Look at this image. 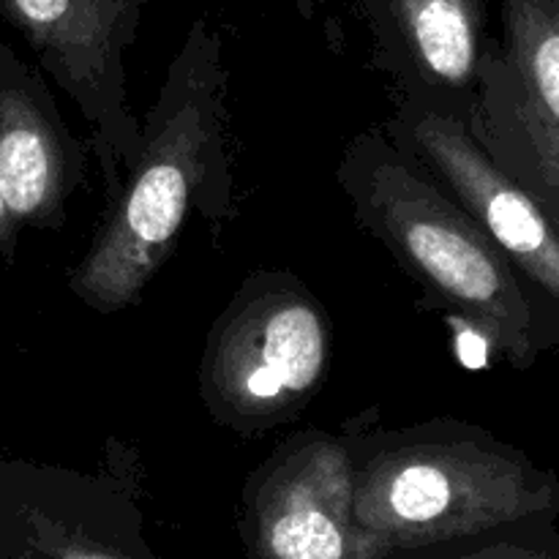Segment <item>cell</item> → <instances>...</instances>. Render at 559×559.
I'll use <instances>...</instances> for the list:
<instances>
[{
	"label": "cell",
	"mask_w": 559,
	"mask_h": 559,
	"mask_svg": "<svg viewBox=\"0 0 559 559\" xmlns=\"http://www.w3.org/2000/svg\"><path fill=\"white\" fill-rule=\"evenodd\" d=\"M0 559H164L126 480L0 456Z\"/></svg>",
	"instance_id": "obj_9"
},
{
	"label": "cell",
	"mask_w": 559,
	"mask_h": 559,
	"mask_svg": "<svg viewBox=\"0 0 559 559\" xmlns=\"http://www.w3.org/2000/svg\"><path fill=\"white\" fill-rule=\"evenodd\" d=\"M145 5L147 0H0V16L85 118L109 197L120 191L126 164L142 140L126 49L134 44Z\"/></svg>",
	"instance_id": "obj_5"
},
{
	"label": "cell",
	"mask_w": 559,
	"mask_h": 559,
	"mask_svg": "<svg viewBox=\"0 0 559 559\" xmlns=\"http://www.w3.org/2000/svg\"><path fill=\"white\" fill-rule=\"evenodd\" d=\"M385 134L480 224L524 282L559 311V227L491 158L467 120L451 109L399 96Z\"/></svg>",
	"instance_id": "obj_8"
},
{
	"label": "cell",
	"mask_w": 559,
	"mask_h": 559,
	"mask_svg": "<svg viewBox=\"0 0 559 559\" xmlns=\"http://www.w3.org/2000/svg\"><path fill=\"white\" fill-rule=\"evenodd\" d=\"M377 63L399 96L451 109L469 123L480 69L500 36L489 33L497 0H360Z\"/></svg>",
	"instance_id": "obj_10"
},
{
	"label": "cell",
	"mask_w": 559,
	"mask_h": 559,
	"mask_svg": "<svg viewBox=\"0 0 559 559\" xmlns=\"http://www.w3.org/2000/svg\"><path fill=\"white\" fill-rule=\"evenodd\" d=\"M331 317L293 273H251L207 333L200 396L213 424L240 437L289 424L331 371Z\"/></svg>",
	"instance_id": "obj_4"
},
{
	"label": "cell",
	"mask_w": 559,
	"mask_h": 559,
	"mask_svg": "<svg viewBox=\"0 0 559 559\" xmlns=\"http://www.w3.org/2000/svg\"><path fill=\"white\" fill-rule=\"evenodd\" d=\"M20 233H22V227L14 222V216H11L9 205H5V200H3V189H0V257H3L9 265L16 260V249H20Z\"/></svg>",
	"instance_id": "obj_13"
},
{
	"label": "cell",
	"mask_w": 559,
	"mask_h": 559,
	"mask_svg": "<svg viewBox=\"0 0 559 559\" xmlns=\"http://www.w3.org/2000/svg\"><path fill=\"white\" fill-rule=\"evenodd\" d=\"M246 559H382L355 519V440L304 431L249 475L240 495Z\"/></svg>",
	"instance_id": "obj_7"
},
{
	"label": "cell",
	"mask_w": 559,
	"mask_h": 559,
	"mask_svg": "<svg viewBox=\"0 0 559 559\" xmlns=\"http://www.w3.org/2000/svg\"><path fill=\"white\" fill-rule=\"evenodd\" d=\"M91 145L76 140L41 71L0 44V189L22 229H60L87 180Z\"/></svg>",
	"instance_id": "obj_11"
},
{
	"label": "cell",
	"mask_w": 559,
	"mask_h": 559,
	"mask_svg": "<svg viewBox=\"0 0 559 559\" xmlns=\"http://www.w3.org/2000/svg\"><path fill=\"white\" fill-rule=\"evenodd\" d=\"M355 519L382 559H415L451 540L559 519V478L519 448L437 418L355 437Z\"/></svg>",
	"instance_id": "obj_3"
},
{
	"label": "cell",
	"mask_w": 559,
	"mask_h": 559,
	"mask_svg": "<svg viewBox=\"0 0 559 559\" xmlns=\"http://www.w3.org/2000/svg\"><path fill=\"white\" fill-rule=\"evenodd\" d=\"M322 3H328V0H295V5H298V11L304 16H314V11L320 9Z\"/></svg>",
	"instance_id": "obj_14"
},
{
	"label": "cell",
	"mask_w": 559,
	"mask_h": 559,
	"mask_svg": "<svg viewBox=\"0 0 559 559\" xmlns=\"http://www.w3.org/2000/svg\"><path fill=\"white\" fill-rule=\"evenodd\" d=\"M469 129L559 227V0H497Z\"/></svg>",
	"instance_id": "obj_6"
},
{
	"label": "cell",
	"mask_w": 559,
	"mask_h": 559,
	"mask_svg": "<svg viewBox=\"0 0 559 559\" xmlns=\"http://www.w3.org/2000/svg\"><path fill=\"white\" fill-rule=\"evenodd\" d=\"M360 227L374 235L409 278L453 320L489 338L513 369H530L559 336L540 325L524 276L480 224L404 156L385 129L360 131L336 167Z\"/></svg>",
	"instance_id": "obj_2"
},
{
	"label": "cell",
	"mask_w": 559,
	"mask_h": 559,
	"mask_svg": "<svg viewBox=\"0 0 559 559\" xmlns=\"http://www.w3.org/2000/svg\"><path fill=\"white\" fill-rule=\"evenodd\" d=\"M194 211L211 222L233 213L227 66L222 38L205 20L191 25L169 63L142 120L140 147L91 246L69 273V289L98 314L134 306L173 257Z\"/></svg>",
	"instance_id": "obj_1"
},
{
	"label": "cell",
	"mask_w": 559,
	"mask_h": 559,
	"mask_svg": "<svg viewBox=\"0 0 559 559\" xmlns=\"http://www.w3.org/2000/svg\"><path fill=\"white\" fill-rule=\"evenodd\" d=\"M415 559H559V527L551 519L508 524L442 544Z\"/></svg>",
	"instance_id": "obj_12"
}]
</instances>
